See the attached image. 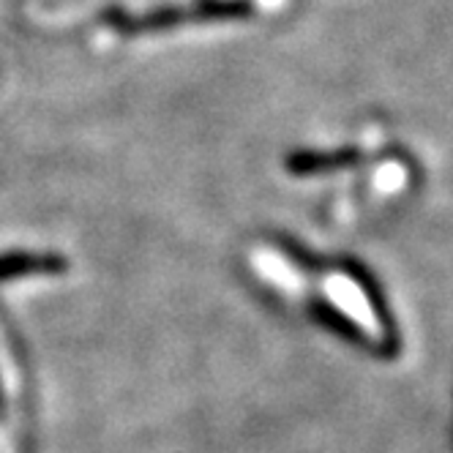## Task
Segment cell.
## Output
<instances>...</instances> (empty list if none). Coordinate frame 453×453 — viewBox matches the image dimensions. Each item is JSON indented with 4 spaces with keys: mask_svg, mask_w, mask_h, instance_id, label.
I'll return each instance as SVG.
<instances>
[{
    "mask_svg": "<svg viewBox=\"0 0 453 453\" xmlns=\"http://www.w3.org/2000/svg\"><path fill=\"white\" fill-rule=\"evenodd\" d=\"M342 271L361 287V293L369 303V309L374 311L377 322H380V328H382V344H380V352L382 358H396L399 349H402V339H399V328H396V319L391 314V306H388V298L382 293V287L377 284V279L361 265V263H355V260H347L342 265Z\"/></svg>",
    "mask_w": 453,
    "mask_h": 453,
    "instance_id": "obj_1",
    "label": "cell"
},
{
    "mask_svg": "<svg viewBox=\"0 0 453 453\" xmlns=\"http://www.w3.org/2000/svg\"><path fill=\"white\" fill-rule=\"evenodd\" d=\"M355 161H361V150H355V148L336 150V153H298L289 158V170L309 175V173H328V170L352 167Z\"/></svg>",
    "mask_w": 453,
    "mask_h": 453,
    "instance_id": "obj_3",
    "label": "cell"
},
{
    "mask_svg": "<svg viewBox=\"0 0 453 453\" xmlns=\"http://www.w3.org/2000/svg\"><path fill=\"white\" fill-rule=\"evenodd\" d=\"M450 437H453V426H450Z\"/></svg>",
    "mask_w": 453,
    "mask_h": 453,
    "instance_id": "obj_4",
    "label": "cell"
},
{
    "mask_svg": "<svg viewBox=\"0 0 453 453\" xmlns=\"http://www.w3.org/2000/svg\"><path fill=\"white\" fill-rule=\"evenodd\" d=\"M311 314L319 319V322H326V326L339 334L342 339H347L349 344H358V347H372L369 336L364 334V328L355 322L349 314H344L342 309H336L331 301H311Z\"/></svg>",
    "mask_w": 453,
    "mask_h": 453,
    "instance_id": "obj_2",
    "label": "cell"
}]
</instances>
